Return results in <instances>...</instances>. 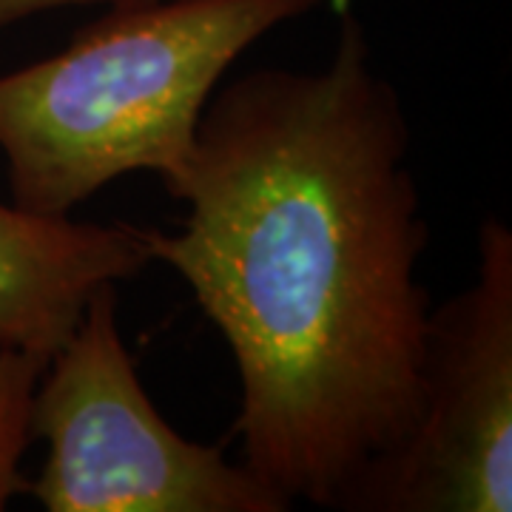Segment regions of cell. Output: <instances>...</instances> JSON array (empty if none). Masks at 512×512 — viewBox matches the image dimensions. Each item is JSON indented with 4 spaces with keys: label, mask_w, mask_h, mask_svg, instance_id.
<instances>
[{
    "label": "cell",
    "mask_w": 512,
    "mask_h": 512,
    "mask_svg": "<svg viewBox=\"0 0 512 512\" xmlns=\"http://www.w3.org/2000/svg\"><path fill=\"white\" fill-rule=\"evenodd\" d=\"M177 234L151 259L191 288L234 356L242 464L288 504L336 510L416 404L430 296L410 126L345 18L325 69H256L214 92Z\"/></svg>",
    "instance_id": "obj_1"
},
{
    "label": "cell",
    "mask_w": 512,
    "mask_h": 512,
    "mask_svg": "<svg viewBox=\"0 0 512 512\" xmlns=\"http://www.w3.org/2000/svg\"><path fill=\"white\" fill-rule=\"evenodd\" d=\"M322 3H120L63 52L0 74V154L15 205L69 217L131 171L168 185L188 163L222 74L259 37Z\"/></svg>",
    "instance_id": "obj_2"
},
{
    "label": "cell",
    "mask_w": 512,
    "mask_h": 512,
    "mask_svg": "<svg viewBox=\"0 0 512 512\" xmlns=\"http://www.w3.org/2000/svg\"><path fill=\"white\" fill-rule=\"evenodd\" d=\"M117 285L89 296L46 359L32 436L46 441L26 487L46 512H285L291 504L220 447L188 441L148 399L128 353Z\"/></svg>",
    "instance_id": "obj_3"
},
{
    "label": "cell",
    "mask_w": 512,
    "mask_h": 512,
    "mask_svg": "<svg viewBox=\"0 0 512 512\" xmlns=\"http://www.w3.org/2000/svg\"><path fill=\"white\" fill-rule=\"evenodd\" d=\"M348 512L512 510V231L478 228L476 279L430 308L413 416L336 501Z\"/></svg>",
    "instance_id": "obj_4"
},
{
    "label": "cell",
    "mask_w": 512,
    "mask_h": 512,
    "mask_svg": "<svg viewBox=\"0 0 512 512\" xmlns=\"http://www.w3.org/2000/svg\"><path fill=\"white\" fill-rule=\"evenodd\" d=\"M148 228L40 217L0 202V348L52 356L100 285L151 265Z\"/></svg>",
    "instance_id": "obj_5"
},
{
    "label": "cell",
    "mask_w": 512,
    "mask_h": 512,
    "mask_svg": "<svg viewBox=\"0 0 512 512\" xmlns=\"http://www.w3.org/2000/svg\"><path fill=\"white\" fill-rule=\"evenodd\" d=\"M46 356L0 348V512L15 495L26 493L20 461L32 436V402Z\"/></svg>",
    "instance_id": "obj_6"
},
{
    "label": "cell",
    "mask_w": 512,
    "mask_h": 512,
    "mask_svg": "<svg viewBox=\"0 0 512 512\" xmlns=\"http://www.w3.org/2000/svg\"><path fill=\"white\" fill-rule=\"evenodd\" d=\"M86 3H140V0H0V29L20 23V20L40 15V12H52L63 6H86Z\"/></svg>",
    "instance_id": "obj_7"
}]
</instances>
